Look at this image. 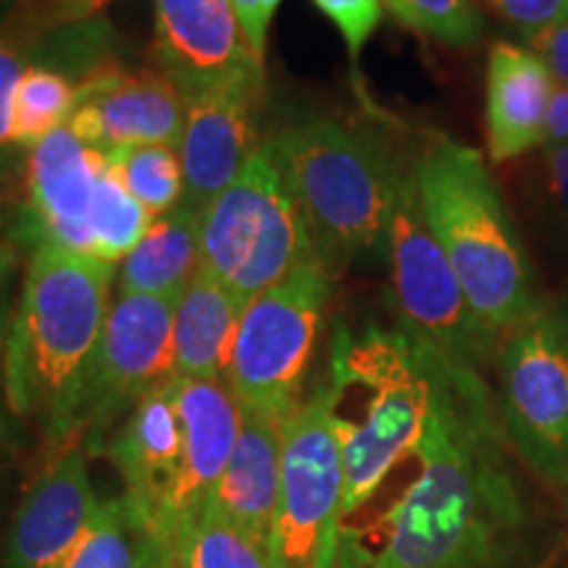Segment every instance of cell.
Segmentation results:
<instances>
[{
	"label": "cell",
	"mask_w": 568,
	"mask_h": 568,
	"mask_svg": "<svg viewBox=\"0 0 568 568\" xmlns=\"http://www.w3.org/2000/svg\"><path fill=\"white\" fill-rule=\"evenodd\" d=\"M284 418L243 408L237 443L211 500V508L272 548L280 514Z\"/></svg>",
	"instance_id": "obj_19"
},
{
	"label": "cell",
	"mask_w": 568,
	"mask_h": 568,
	"mask_svg": "<svg viewBox=\"0 0 568 568\" xmlns=\"http://www.w3.org/2000/svg\"><path fill=\"white\" fill-rule=\"evenodd\" d=\"M568 142V84L556 82L552 90L548 119H545V134H542V148L550 145H566Z\"/></svg>",
	"instance_id": "obj_35"
},
{
	"label": "cell",
	"mask_w": 568,
	"mask_h": 568,
	"mask_svg": "<svg viewBox=\"0 0 568 568\" xmlns=\"http://www.w3.org/2000/svg\"><path fill=\"white\" fill-rule=\"evenodd\" d=\"M77 105H80V82L51 63L30 59L11 101V145L30 153L42 140L69 124Z\"/></svg>",
	"instance_id": "obj_22"
},
{
	"label": "cell",
	"mask_w": 568,
	"mask_h": 568,
	"mask_svg": "<svg viewBox=\"0 0 568 568\" xmlns=\"http://www.w3.org/2000/svg\"><path fill=\"white\" fill-rule=\"evenodd\" d=\"M109 172L124 184L153 219L166 216L182 203L184 174L180 151L172 145H124L105 153Z\"/></svg>",
	"instance_id": "obj_23"
},
{
	"label": "cell",
	"mask_w": 568,
	"mask_h": 568,
	"mask_svg": "<svg viewBox=\"0 0 568 568\" xmlns=\"http://www.w3.org/2000/svg\"><path fill=\"white\" fill-rule=\"evenodd\" d=\"M556 77L529 45L497 40L487 53V151L495 163L542 148Z\"/></svg>",
	"instance_id": "obj_18"
},
{
	"label": "cell",
	"mask_w": 568,
	"mask_h": 568,
	"mask_svg": "<svg viewBox=\"0 0 568 568\" xmlns=\"http://www.w3.org/2000/svg\"><path fill=\"white\" fill-rule=\"evenodd\" d=\"M311 3L335 24L353 63L361 59L366 42L385 19L382 0H311Z\"/></svg>",
	"instance_id": "obj_31"
},
{
	"label": "cell",
	"mask_w": 568,
	"mask_h": 568,
	"mask_svg": "<svg viewBox=\"0 0 568 568\" xmlns=\"http://www.w3.org/2000/svg\"><path fill=\"white\" fill-rule=\"evenodd\" d=\"M524 40L568 21V0H485Z\"/></svg>",
	"instance_id": "obj_32"
},
{
	"label": "cell",
	"mask_w": 568,
	"mask_h": 568,
	"mask_svg": "<svg viewBox=\"0 0 568 568\" xmlns=\"http://www.w3.org/2000/svg\"><path fill=\"white\" fill-rule=\"evenodd\" d=\"M174 308L172 297L116 295L98 353L95 382L82 422V445L103 453L116 422L138 406L174 368Z\"/></svg>",
	"instance_id": "obj_11"
},
{
	"label": "cell",
	"mask_w": 568,
	"mask_h": 568,
	"mask_svg": "<svg viewBox=\"0 0 568 568\" xmlns=\"http://www.w3.org/2000/svg\"><path fill=\"white\" fill-rule=\"evenodd\" d=\"M477 368L437 355L424 437L343 518L337 568H529L535 514Z\"/></svg>",
	"instance_id": "obj_1"
},
{
	"label": "cell",
	"mask_w": 568,
	"mask_h": 568,
	"mask_svg": "<svg viewBox=\"0 0 568 568\" xmlns=\"http://www.w3.org/2000/svg\"><path fill=\"white\" fill-rule=\"evenodd\" d=\"M159 69L195 92L253 84L266 88V63L240 30L230 0H151Z\"/></svg>",
	"instance_id": "obj_12"
},
{
	"label": "cell",
	"mask_w": 568,
	"mask_h": 568,
	"mask_svg": "<svg viewBox=\"0 0 568 568\" xmlns=\"http://www.w3.org/2000/svg\"><path fill=\"white\" fill-rule=\"evenodd\" d=\"M422 213L477 314L497 335L545 308L535 268L485 161L456 140H435L410 166Z\"/></svg>",
	"instance_id": "obj_3"
},
{
	"label": "cell",
	"mask_w": 568,
	"mask_h": 568,
	"mask_svg": "<svg viewBox=\"0 0 568 568\" xmlns=\"http://www.w3.org/2000/svg\"><path fill=\"white\" fill-rule=\"evenodd\" d=\"M387 255L403 329L477 372L500 353L506 337L474 314L450 261L426 226L410 166L389 219Z\"/></svg>",
	"instance_id": "obj_8"
},
{
	"label": "cell",
	"mask_w": 568,
	"mask_h": 568,
	"mask_svg": "<svg viewBox=\"0 0 568 568\" xmlns=\"http://www.w3.org/2000/svg\"><path fill=\"white\" fill-rule=\"evenodd\" d=\"M59 568H151L148 539L122 495L103 500L88 535Z\"/></svg>",
	"instance_id": "obj_25"
},
{
	"label": "cell",
	"mask_w": 568,
	"mask_h": 568,
	"mask_svg": "<svg viewBox=\"0 0 568 568\" xmlns=\"http://www.w3.org/2000/svg\"><path fill=\"white\" fill-rule=\"evenodd\" d=\"M524 42H527L539 59L548 63L556 82L568 84V21H560V24L550 27V30L531 34Z\"/></svg>",
	"instance_id": "obj_34"
},
{
	"label": "cell",
	"mask_w": 568,
	"mask_h": 568,
	"mask_svg": "<svg viewBox=\"0 0 568 568\" xmlns=\"http://www.w3.org/2000/svg\"><path fill=\"white\" fill-rule=\"evenodd\" d=\"M437 355L406 329L339 335L326 387L343 450L345 514L424 437L435 406Z\"/></svg>",
	"instance_id": "obj_4"
},
{
	"label": "cell",
	"mask_w": 568,
	"mask_h": 568,
	"mask_svg": "<svg viewBox=\"0 0 568 568\" xmlns=\"http://www.w3.org/2000/svg\"><path fill=\"white\" fill-rule=\"evenodd\" d=\"M266 88L230 84L187 95V116L180 138L184 174L182 205L203 213L237 180L258 151L255 113Z\"/></svg>",
	"instance_id": "obj_16"
},
{
	"label": "cell",
	"mask_w": 568,
	"mask_h": 568,
	"mask_svg": "<svg viewBox=\"0 0 568 568\" xmlns=\"http://www.w3.org/2000/svg\"><path fill=\"white\" fill-rule=\"evenodd\" d=\"M322 264L301 203L261 142L230 187L201 213V268L245 305Z\"/></svg>",
	"instance_id": "obj_6"
},
{
	"label": "cell",
	"mask_w": 568,
	"mask_h": 568,
	"mask_svg": "<svg viewBox=\"0 0 568 568\" xmlns=\"http://www.w3.org/2000/svg\"><path fill=\"white\" fill-rule=\"evenodd\" d=\"M382 6L408 30L453 48L477 45L485 30L477 0H382Z\"/></svg>",
	"instance_id": "obj_27"
},
{
	"label": "cell",
	"mask_w": 568,
	"mask_h": 568,
	"mask_svg": "<svg viewBox=\"0 0 568 568\" xmlns=\"http://www.w3.org/2000/svg\"><path fill=\"white\" fill-rule=\"evenodd\" d=\"M109 6L111 0H13L9 27L27 48H32L48 34L95 21Z\"/></svg>",
	"instance_id": "obj_28"
},
{
	"label": "cell",
	"mask_w": 568,
	"mask_h": 568,
	"mask_svg": "<svg viewBox=\"0 0 568 568\" xmlns=\"http://www.w3.org/2000/svg\"><path fill=\"white\" fill-rule=\"evenodd\" d=\"M245 303L203 268L174 308V379H226Z\"/></svg>",
	"instance_id": "obj_20"
},
{
	"label": "cell",
	"mask_w": 568,
	"mask_h": 568,
	"mask_svg": "<svg viewBox=\"0 0 568 568\" xmlns=\"http://www.w3.org/2000/svg\"><path fill=\"white\" fill-rule=\"evenodd\" d=\"M264 145L301 203L329 272L387 251L406 169L385 142L337 119H308L284 126Z\"/></svg>",
	"instance_id": "obj_5"
},
{
	"label": "cell",
	"mask_w": 568,
	"mask_h": 568,
	"mask_svg": "<svg viewBox=\"0 0 568 568\" xmlns=\"http://www.w3.org/2000/svg\"><path fill=\"white\" fill-rule=\"evenodd\" d=\"M116 266L34 245L3 347V393L55 447L82 439Z\"/></svg>",
	"instance_id": "obj_2"
},
{
	"label": "cell",
	"mask_w": 568,
	"mask_h": 568,
	"mask_svg": "<svg viewBox=\"0 0 568 568\" xmlns=\"http://www.w3.org/2000/svg\"><path fill=\"white\" fill-rule=\"evenodd\" d=\"M82 439L59 447L13 514L3 568H59L101 514Z\"/></svg>",
	"instance_id": "obj_15"
},
{
	"label": "cell",
	"mask_w": 568,
	"mask_h": 568,
	"mask_svg": "<svg viewBox=\"0 0 568 568\" xmlns=\"http://www.w3.org/2000/svg\"><path fill=\"white\" fill-rule=\"evenodd\" d=\"M184 116L187 98L161 69L130 74L103 63L80 84V105L67 126L101 153L124 145L180 148Z\"/></svg>",
	"instance_id": "obj_13"
},
{
	"label": "cell",
	"mask_w": 568,
	"mask_h": 568,
	"mask_svg": "<svg viewBox=\"0 0 568 568\" xmlns=\"http://www.w3.org/2000/svg\"><path fill=\"white\" fill-rule=\"evenodd\" d=\"M230 6L251 48L264 59L268 30H272V21L280 11L282 0H230Z\"/></svg>",
	"instance_id": "obj_33"
},
{
	"label": "cell",
	"mask_w": 568,
	"mask_h": 568,
	"mask_svg": "<svg viewBox=\"0 0 568 568\" xmlns=\"http://www.w3.org/2000/svg\"><path fill=\"white\" fill-rule=\"evenodd\" d=\"M172 393L182 424V474L169 516V556L182 568L190 529L211 506L219 479L237 443L243 406L226 379H174Z\"/></svg>",
	"instance_id": "obj_14"
},
{
	"label": "cell",
	"mask_w": 568,
	"mask_h": 568,
	"mask_svg": "<svg viewBox=\"0 0 568 568\" xmlns=\"http://www.w3.org/2000/svg\"><path fill=\"white\" fill-rule=\"evenodd\" d=\"M30 67V48L21 42L9 27V11L0 13V174L11 172L17 148L11 145L9 122H11V101L17 84Z\"/></svg>",
	"instance_id": "obj_30"
},
{
	"label": "cell",
	"mask_w": 568,
	"mask_h": 568,
	"mask_svg": "<svg viewBox=\"0 0 568 568\" xmlns=\"http://www.w3.org/2000/svg\"><path fill=\"white\" fill-rule=\"evenodd\" d=\"M155 219L126 193L124 184L103 169L90 209L92 258L119 266L151 232Z\"/></svg>",
	"instance_id": "obj_24"
},
{
	"label": "cell",
	"mask_w": 568,
	"mask_h": 568,
	"mask_svg": "<svg viewBox=\"0 0 568 568\" xmlns=\"http://www.w3.org/2000/svg\"><path fill=\"white\" fill-rule=\"evenodd\" d=\"M201 272V213L176 205L155 219L145 240L116 268L119 295L172 297L190 287Z\"/></svg>",
	"instance_id": "obj_21"
},
{
	"label": "cell",
	"mask_w": 568,
	"mask_h": 568,
	"mask_svg": "<svg viewBox=\"0 0 568 568\" xmlns=\"http://www.w3.org/2000/svg\"><path fill=\"white\" fill-rule=\"evenodd\" d=\"M497 358L510 447L539 479L568 487V318L542 308L508 332Z\"/></svg>",
	"instance_id": "obj_10"
},
{
	"label": "cell",
	"mask_w": 568,
	"mask_h": 568,
	"mask_svg": "<svg viewBox=\"0 0 568 568\" xmlns=\"http://www.w3.org/2000/svg\"><path fill=\"white\" fill-rule=\"evenodd\" d=\"M332 272L311 264L245 305L226 385L247 410L290 416L322 335Z\"/></svg>",
	"instance_id": "obj_7"
},
{
	"label": "cell",
	"mask_w": 568,
	"mask_h": 568,
	"mask_svg": "<svg viewBox=\"0 0 568 568\" xmlns=\"http://www.w3.org/2000/svg\"><path fill=\"white\" fill-rule=\"evenodd\" d=\"M105 153L88 148L69 126L53 132L30 151L27 161V205L34 245L90 255V209Z\"/></svg>",
	"instance_id": "obj_17"
},
{
	"label": "cell",
	"mask_w": 568,
	"mask_h": 568,
	"mask_svg": "<svg viewBox=\"0 0 568 568\" xmlns=\"http://www.w3.org/2000/svg\"><path fill=\"white\" fill-rule=\"evenodd\" d=\"M9 311L0 303V382H3V347H6V332H9Z\"/></svg>",
	"instance_id": "obj_36"
},
{
	"label": "cell",
	"mask_w": 568,
	"mask_h": 568,
	"mask_svg": "<svg viewBox=\"0 0 568 568\" xmlns=\"http://www.w3.org/2000/svg\"><path fill=\"white\" fill-rule=\"evenodd\" d=\"M345 516V466L329 387L284 418L274 550L282 568H337Z\"/></svg>",
	"instance_id": "obj_9"
},
{
	"label": "cell",
	"mask_w": 568,
	"mask_h": 568,
	"mask_svg": "<svg viewBox=\"0 0 568 568\" xmlns=\"http://www.w3.org/2000/svg\"><path fill=\"white\" fill-rule=\"evenodd\" d=\"M182 568H282V564L272 545L209 506L184 539Z\"/></svg>",
	"instance_id": "obj_26"
},
{
	"label": "cell",
	"mask_w": 568,
	"mask_h": 568,
	"mask_svg": "<svg viewBox=\"0 0 568 568\" xmlns=\"http://www.w3.org/2000/svg\"><path fill=\"white\" fill-rule=\"evenodd\" d=\"M529 190L542 224L560 245L568 247V142L539 148Z\"/></svg>",
	"instance_id": "obj_29"
}]
</instances>
